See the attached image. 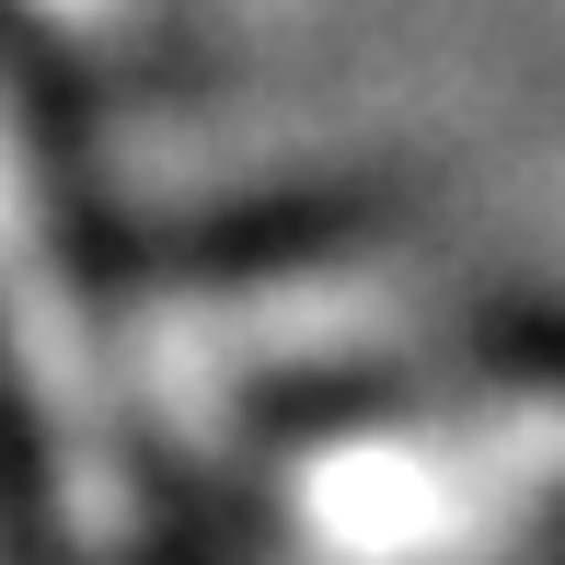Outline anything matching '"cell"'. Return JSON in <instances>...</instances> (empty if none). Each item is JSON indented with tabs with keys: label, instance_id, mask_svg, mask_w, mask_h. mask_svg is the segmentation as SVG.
Segmentation results:
<instances>
[{
	"label": "cell",
	"instance_id": "2",
	"mask_svg": "<svg viewBox=\"0 0 565 565\" xmlns=\"http://www.w3.org/2000/svg\"><path fill=\"white\" fill-rule=\"evenodd\" d=\"M35 12H46V23H105L116 0H35Z\"/></svg>",
	"mask_w": 565,
	"mask_h": 565
},
{
	"label": "cell",
	"instance_id": "1",
	"mask_svg": "<svg viewBox=\"0 0 565 565\" xmlns=\"http://www.w3.org/2000/svg\"><path fill=\"white\" fill-rule=\"evenodd\" d=\"M0 358H12V393L46 439L58 520L116 543L127 531V450H116V416H105V381H93V335L70 312L58 266H46V209H35V173H23L12 127H0Z\"/></svg>",
	"mask_w": 565,
	"mask_h": 565
}]
</instances>
